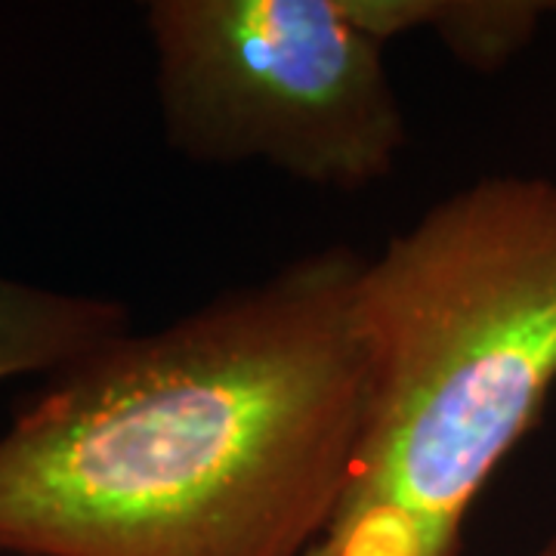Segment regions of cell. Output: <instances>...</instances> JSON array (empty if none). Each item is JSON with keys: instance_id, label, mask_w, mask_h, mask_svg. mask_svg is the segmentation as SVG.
Returning <instances> with one entry per match:
<instances>
[{"instance_id": "obj_5", "label": "cell", "mask_w": 556, "mask_h": 556, "mask_svg": "<svg viewBox=\"0 0 556 556\" xmlns=\"http://www.w3.org/2000/svg\"><path fill=\"white\" fill-rule=\"evenodd\" d=\"M130 331V309L118 300L65 294L0 278V380L56 375Z\"/></svg>"}, {"instance_id": "obj_3", "label": "cell", "mask_w": 556, "mask_h": 556, "mask_svg": "<svg viewBox=\"0 0 556 556\" xmlns=\"http://www.w3.org/2000/svg\"><path fill=\"white\" fill-rule=\"evenodd\" d=\"M155 87L167 146L195 164H266L358 192L408 146L387 43L343 0H152Z\"/></svg>"}, {"instance_id": "obj_4", "label": "cell", "mask_w": 556, "mask_h": 556, "mask_svg": "<svg viewBox=\"0 0 556 556\" xmlns=\"http://www.w3.org/2000/svg\"><path fill=\"white\" fill-rule=\"evenodd\" d=\"M346 16L383 43L412 31L433 38L473 72H497L519 56L556 3L544 0H343Z\"/></svg>"}, {"instance_id": "obj_6", "label": "cell", "mask_w": 556, "mask_h": 556, "mask_svg": "<svg viewBox=\"0 0 556 556\" xmlns=\"http://www.w3.org/2000/svg\"><path fill=\"white\" fill-rule=\"evenodd\" d=\"M303 556H346V554H343V547H340L334 538L325 535L321 541H318V544H313V547H309V551H306Z\"/></svg>"}, {"instance_id": "obj_1", "label": "cell", "mask_w": 556, "mask_h": 556, "mask_svg": "<svg viewBox=\"0 0 556 556\" xmlns=\"http://www.w3.org/2000/svg\"><path fill=\"white\" fill-rule=\"evenodd\" d=\"M362 260L318 248L56 371L0 433V554H306L356 457Z\"/></svg>"}, {"instance_id": "obj_7", "label": "cell", "mask_w": 556, "mask_h": 556, "mask_svg": "<svg viewBox=\"0 0 556 556\" xmlns=\"http://www.w3.org/2000/svg\"><path fill=\"white\" fill-rule=\"evenodd\" d=\"M535 556H556V532L544 541V547H541Z\"/></svg>"}, {"instance_id": "obj_2", "label": "cell", "mask_w": 556, "mask_h": 556, "mask_svg": "<svg viewBox=\"0 0 556 556\" xmlns=\"http://www.w3.org/2000/svg\"><path fill=\"white\" fill-rule=\"evenodd\" d=\"M362 424L328 538L460 556L467 517L556 387V179L485 177L362 260Z\"/></svg>"}]
</instances>
